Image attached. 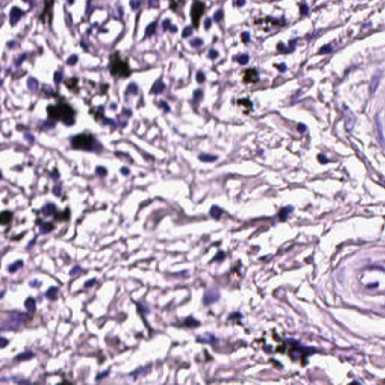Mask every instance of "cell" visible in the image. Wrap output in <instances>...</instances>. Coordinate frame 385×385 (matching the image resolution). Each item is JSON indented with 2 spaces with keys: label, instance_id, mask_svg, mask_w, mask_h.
I'll list each match as a JSON object with an SVG mask.
<instances>
[{
  "label": "cell",
  "instance_id": "52a82bcc",
  "mask_svg": "<svg viewBox=\"0 0 385 385\" xmlns=\"http://www.w3.org/2000/svg\"><path fill=\"white\" fill-rule=\"evenodd\" d=\"M259 80V75L256 69H249L245 72L244 81L245 83H255Z\"/></svg>",
  "mask_w": 385,
  "mask_h": 385
},
{
  "label": "cell",
  "instance_id": "e575fe53",
  "mask_svg": "<svg viewBox=\"0 0 385 385\" xmlns=\"http://www.w3.org/2000/svg\"><path fill=\"white\" fill-rule=\"evenodd\" d=\"M41 284H42V282H39V281L38 280H36V279H35V280H33V281H29V286H30L31 287H34V288L39 287L41 286Z\"/></svg>",
  "mask_w": 385,
  "mask_h": 385
},
{
  "label": "cell",
  "instance_id": "74e56055",
  "mask_svg": "<svg viewBox=\"0 0 385 385\" xmlns=\"http://www.w3.org/2000/svg\"><path fill=\"white\" fill-rule=\"evenodd\" d=\"M114 121L110 118H103V125H114Z\"/></svg>",
  "mask_w": 385,
  "mask_h": 385
},
{
  "label": "cell",
  "instance_id": "8d00e7d4",
  "mask_svg": "<svg viewBox=\"0 0 385 385\" xmlns=\"http://www.w3.org/2000/svg\"><path fill=\"white\" fill-rule=\"evenodd\" d=\"M160 103V105L163 108V109L164 112H169V110H170V108H169V106L168 105L167 103L164 101H160V103Z\"/></svg>",
  "mask_w": 385,
  "mask_h": 385
},
{
  "label": "cell",
  "instance_id": "f546056e",
  "mask_svg": "<svg viewBox=\"0 0 385 385\" xmlns=\"http://www.w3.org/2000/svg\"><path fill=\"white\" fill-rule=\"evenodd\" d=\"M202 92L200 90H196L193 93V100H195L196 102H199L202 99Z\"/></svg>",
  "mask_w": 385,
  "mask_h": 385
},
{
  "label": "cell",
  "instance_id": "7a4b0ae2",
  "mask_svg": "<svg viewBox=\"0 0 385 385\" xmlns=\"http://www.w3.org/2000/svg\"><path fill=\"white\" fill-rule=\"evenodd\" d=\"M47 111L50 119L55 121H61L67 126H72L75 123V112L69 105H50L47 108Z\"/></svg>",
  "mask_w": 385,
  "mask_h": 385
},
{
  "label": "cell",
  "instance_id": "e0dca14e",
  "mask_svg": "<svg viewBox=\"0 0 385 385\" xmlns=\"http://www.w3.org/2000/svg\"><path fill=\"white\" fill-rule=\"evenodd\" d=\"M199 159H200V160H201L202 162L211 163V162H214V161H216L217 159H218V157L215 155H211V154H201L200 156H199Z\"/></svg>",
  "mask_w": 385,
  "mask_h": 385
},
{
  "label": "cell",
  "instance_id": "ac0fdd59",
  "mask_svg": "<svg viewBox=\"0 0 385 385\" xmlns=\"http://www.w3.org/2000/svg\"><path fill=\"white\" fill-rule=\"evenodd\" d=\"M24 305L29 312H33L36 309V300L32 297H28L25 300Z\"/></svg>",
  "mask_w": 385,
  "mask_h": 385
},
{
  "label": "cell",
  "instance_id": "2e32d148",
  "mask_svg": "<svg viewBox=\"0 0 385 385\" xmlns=\"http://www.w3.org/2000/svg\"><path fill=\"white\" fill-rule=\"evenodd\" d=\"M293 211V207H291V206H287V207H284L282 208L279 211V218H280V220L281 221H284L288 216V215L290 213Z\"/></svg>",
  "mask_w": 385,
  "mask_h": 385
},
{
  "label": "cell",
  "instance_id": "8992f818",
  "mask_svg": "<svg viewBox=\"0 0 385 385\" xmlns=\"http://www.w3.org/2000/svg\"><path fill=\"white\" fill-rule=\"evenodd\" d=\"M343 115H344V122H345V128L347 129V130L350 131L352 129H353V126H354L355 121H356L355 116L353 115V113L351 112V111H350L349 108H347L346 106L344 107Z\"/></svg>",
  "mask_w": 385,
  "mask_h": 385
},
{
  "label": "cell",
  "instance_id": "8fae6325",
  "mask_svg": "<svg viewBox=\"0 0 385 385\" xmlns=\"http://www.w3.org/2000/svg\"><path fill=\"white\" fill-rule=\"evenodd\" d=\"M13 218V213L9 211H2L0 216V222L2 225H6L9 223Z\"/></svg>",
  "mask_w": 385,
  "mask_h": 385
},
{
  "label": "cell",
  "instance_id": "9c48e42d",
  "mask_svg": "<svg viewBox=\"0 0 385 385\" xmlns=\"http://www.w3.org/2000/svg\"><path fill=\"white\" fill-rule=\"evenodd\" d=\"M56 211H57L56 205L53 203L46 204L45 205H44L42 209V214L46 217H50L54 215L56 213Z\"/></svg>",
  "mask_w": 385,
  "mask_h": 385
},
{
  "label": "cell",
  "instance_id": "6da1fadb",
  "mask_svg": "<svg viewBox=\"0 0 385 385\" xmlns=\"http://www.w3.org/2000/svg\"><path fill=\"white\" fill-rule=\"evenodd\" d=\"M108 69L112 76L118 78H126L130 76L131 69L128 58L123 59L119 51H115L109 56Z\"/></svg>",
  "mask_w": 385,
  "mask_h": 385
},
{
  "label": "cell",
  "instance_id": "d4e9b609",
  "mask_svg": "<svg viewBox=\"0 0 385 385\" xmlns=\"http://www.w3.org/2000/svg\"><path fill=\"white\" fill-rule=\"evenodd\" d=\"M81 271H82L81 266H79V265H75V266L70 270L69 275L71 276H72V277H75V276L78 275Z\"/></svg>",
  "mask_w": 385,
  "mask_h": 385
},
{
  "label": "cell",
  "instance_id": "1f68e13d",
  "mask_svg": "<svg viewBox=\"0 0 385 385\" xmlns=\"http://www.w3.org/2000/svg\"><path fill=\"white\" fill-rule=\"evenodd\" d=\"M53 193L56 195L57 196H61V187L59 185H56L53 187Z\"/></svg>",
  "mask_w": 385,
  "mask_h": 385
},
{
  "label": "cell",
  "instance_id": "3957f363",
  "mask_svg": "<svg viewBox=\"0 0 385 385\" xmlns=\"http://www.w3.org/2000/svg\"><path fill=\"white\" fill-rule=\"evenodd\" d=\"M71 144L74 149L88 152H100L103 145L90 134L76 135L71 139Z\"/></svg>",
  "mask_w": 385,
  "mask_h": 385
},
{
  "label": "cell",
  "instance_id": "ffe728a7",
  "mask_svg": "<svg viewBox=\"0 0 385 385\" xmlns=\"http://www.w3.org/2000/svg\"><path fill=\"white\" fill-rule=\"evenodd\" d=\"M164 89H165V84L163 82L158 81L157 83H155V84L153 86L151 92L153 93H154V94H159V93H162Z\"/></svg>",
  "mask_w": 385,
  "mask_h": 385
},
{
  "label": "cell",
  "instance_id": "7bdbcfd3",
  "mask_svg": "<svg viewBox=\"0 0 385 385\" xmlns=\"http://www.w3.org/2000/svg\"><path fill=\"white\" fill-rule=\"evenodd\" d=\"M204 76L203 75H198L197 76V80H198L199 83H202V82L204 81Z\"/></svg>",
  "mask_w": 385,
  "mask_h": 385
},
{
  "label": "cell",
  "instance_id": "ab89813d",
  "mask_svg": "<svg viewBox=\"0 0 385 385\" xmlns=\"http://www.w3.org/2000/svg\"><path fill=\"white\" fill-rule=\"evenodd\" d=\"M318 157L319 161H320V162L321 163H323V164L327 163V161H328V160H327V157H326L325 155H323V154H319L318 157Z\"/></svg>",
  "mask_w": 385,
  "mask_h": 385
},
{
  "label": "cell",
  "instance_id": "d6986e66",
  "mask_svg": "<svg viewBox=\"0 0 385 385\" xmlns=\"http://www.w3.org/2000/svg\"><path fill=\"white\" fill-rule=\"evenodd\" d=\"M210 215L215 219H218L222 214V209L217 205H213L210 209Z\"/></svg>",
  "mask_w": 385,
  "mask_h": 385
},
{
  "label": "cell",
  "instance_id": "7402d4cb",
  "mask_svg": "<svg viewBox=\"0 0 385 385\" xmlns=\"http://www.w3.org/2000/svg\"><path fill=\"white\" fill-rule=\"evenodd\" d=\"M27 86L29 90H31L32 92H35L37 90L38 86H39V83H38L37 80H35L34 78H30L28 79Z\"/></svg>",
  "mask_w": 385,
  "mask_h": 385
},
{
  "label": "cell",
  "instance_id": "9a60e30c",
  "mask_svg": "<svg viewBox=\"0 0 385 385\" xmlns=\"http://www.w3.org/2000/svg\"><path fill=\"white\" fill-rule=\"evenodd\" d=\"M24 266V262L22 260H17L14 263H11L8 266V271L10 273H15L19 271Z\"/></svg>",
  "mask_w": 385,
  "mask_h": 385
},
{
  "label": "cell",
  "instance_id": "7c38bea8",
  "mask_svg": "<svg viewBox=\"0 0 385 385\" xmlns=\"http://www.w3.org/2000/svg\"><path fill=\"white\" fill-rule=\"evenodd\" d=\"M54 225L50 222H45V223H41L39 226V231L42 234H47L50 233L52 230H54Z\"/></svg>",
  "mask_w": 385,
  "mask_h": 385
},
{
  "label": "cell",
  "instance_id": "d590c367",
  "mask_svg": "<svg viewBox=\"0 0 385 385\" xmlns=\"http://www.w3.org/2000/svg\"><path fill=\"white\" fill-rule=\"evenodd\" d=\"M9 340L6 339V338H4V337H1V338H0V347H1L2 349L4 348L5 347L7 346V345H9Z\"/></svg>",
  "mask_w": 385,
  "mask_h": 385
},
{
  "label": "cell",
  "instance_id": "603a6c76",
  "mask_svg": "<svg viewBox=\"0 0 385 385\" xmlns=\"http://www.w3.org/2000/svg\"><path fill=\"white\" fill-rule=\"evenodd\" d=\"M145 372H147V367L139 368L135 370L134 372H132L130 374H129V376L134 377V378H137L138 377L142 376Z\"/></svg>",
  "mask_w": 385,
  "mask_h": 385
},
{
  "label": "cell",
  "instance_id": "484cf974",
  "mask_svg": "<svg viewBox=\"0 0 385 385\" xmlns=\"http://www.w3.org/2000/svg\"><path fill=\"white\" fill-rule=\"evenodd\" d=\"M96 173L100 177H105L107 175V169L103 166H97L96 168Z\"/></svg>",
  "mask_w": 385,
  "mask_h": 385
},
{
  "label": "cell",
  "instance_id": "4fadbf2b",
  "mask_svg": "<svg viewBox=\"0 0 385 385\" xmlns=\"http://www.w3.org/2000/svg\"><path fill=\"white\" fill-rule=\"evenodd\" d=\"M59 293V288L57 287H50L45 292V297L50 300H55L57 298Z\"/></svg>",
  "mask_w": 385,
  "mask_h": 385
},
{
  "label": "cell",
  "instance_id": "83f0119b",
  "mask_svg": "<svg viewBox=\"0 0 385 385\" xmlns=\"http://www.w3.org/2000/svg\"><path fill=\"white\" fill-rule=\"evenodd\" d=\"M96 284V279L93 278H91V279H90V280L87 281L84 284V287L85 288H90V287H93V286H94Z\"/></svg>",
  "mask_w": 385,
  "mask_h": 385
},
{
  "label": "cell",
  "instance_id": "d6a6232c",
  "mask_svg": "<svg viewBox=\"0 0 385 385\" xmlns=\"http://www.w3.org/2000/svg\"><path fill=\"white\" fill-rule=\"evenodd\" d=\"M24 139H25L26 140L31 144H33L34 141H35V138H34V136H32V134H30V133H26V134L24 135Z\"/></svg>",
  "mask_w": 385,
  "mask_h": 385
},
{
  "label": "cell",
  "instance_id": "ba28073f",
  "mask_svg": "<svg viewBox=\"0 0 385 385\" xmlns=\"http://www.w3.org/2000/svg\"><path fill=\"white\" fill-rule=\"evenodd\" d=\"M381 73H376L374 75L372 76V78L371 82H370V84H369V91L371 93H374L376 91L377 88H378V85H379L380 83V80H381Z\"/></svg>",
  "mask_w": 385,
  "mask_h": 385
},
{
  "label": "cell",
  "instance_id": "f35d334b",
  "mask_svg": "<svg viewBox=\"0 0 385 385\" xmlns=\"http://www.w3.org/2000/svg\"><path fill=\"white\" fill-rule=\"evenodd\" d=\"M297 129L299 133H303L305 131V129H306V126H305L303 123H299L297 126Z\"/></svg>",
  "mask_w": 385,
  "mask_h": 385
},
{
  "label": "cell",
  "instance_id": "f1b7e54d",
  "mask_svg": "<svg viewBox=\"0 0 385 385\" xmlns=\"http://www.w3.org/2000/svg\"><path fill=\"white\" fill-rule=\"evenodd\" d=\"M127 92L130 93L131 94H134L136 95V93H138V88L135 84H130L128 87L127 89Z\"/></svg>",
  "mask_w": 385,
  "mask_h": 385
},
{
  "label": "cell",
  "instance_id": "277c9868",
  "mask_svg": "<svg viewBox=\"0 0 385 385\" xmlns=\"http://www.w3.org/2000/svg\"><path fill=\"white\" fill-rule=\"evenodd\" d=\"M29 315L24 312L11 314L2 323L1 329L2 330H17L20 328L21 323L29 319Z\"/></svg>",
  "mask_w": 385,
  "mask_h": 385
},
{
  "label": "cell",
  "instance_id": "836d02e7",
  "mask_svg": "<svg viewBox=\"0 0 385 385\" xmlns=\"http://www.w3.org/2000/svg\"><path fill=\"white\" fill-rule=\"evenodd\" d=\"M332 50H333V48H332L331 46H330V45H325V46H323V47H322L321 50H320V54H329V53L331 52Z\"/></svg>",
  "mask_w": 385,
  "mask_h": 385
},
{
  "label": "cell",
  "instance_id": "5b68a950",
  "mask_svg": "<svg viewBox=\"0 0 385 385\" xmlns=\"http://www.w3.org/2000/svg\"><path fill=\"white\" fill-rule=\"evenodd\" d=\"M205 5L199 0H194L191 7V17L195 27H198L200 18L204 14Z\"/></svg>",
  "mask_w": 385,
  "mask_h": 385
},
{
  "label": "cell",
  "instance_id": "30bf717a",
  "mask_svg": "<svg viewBox=\"0 0 385 385\" xmlns=\"http://www.w3.org/2000/svg\"><path fill=\"white\" fill-rule=\"evenodd\" d=\"M34 356H35V353L32 350H26L25 352H23V353L17 354L16 356L15 360H17L19 362L26 361V360L32 359L34 357Z\"/></svg>",
  "mask_w": 385,
  "mask_h": 385
},
{
  "label": "cell",
  "instance_id": "4dcf8cb0",
  "mask_svg": "<svg viewBox=\"0 0 385 385\" xmlns=\"http://www.w3.org/2000/svg\"><path fill=\"white\" fill-rule=\"evenodd\" d=\"M109 372H110L108 371V370H106V371L103 372L99 373L96 377V381H99V380L106 378V377L108 376V375H109Z\"/></svg>",
  "mask_w": 385,
  "mask_h": 385
},
{
  "label": "cell",
  "instance_id": "cb8c5ba5",
  "mask_svg": "<svg viewBox=\"0 0 385 385\" xmlns=\"http://www.w3.org/2000/svg\"><path fill=\"white\" fill-rule=\"evenodd\" d=\"M238 104L243 105L245 106V108H252L253 107V103L251 100L248 99H241L240 100L238 101Z\"/></svg>",
  "mask_w": 385,
  "mask_h": 385
},
{
  "label": "cell",
  "instance_id": "ee69618b",
  "mask_svg": "<svg viewBox=\"0 0 385 385\" xmlns=\"http://www.w3.org/2000/svg\"><path fill=\"white\" fill-rule=\"evenodd\" d=\"M3 293H3V291H2V293H1V295H2V296H1V297H2V298L3 297Z\"/></svg>",
  "mask_w": 385,
  "mask_h": 385
},
{
  "label": "cell",
  "instance_id": "4316f807",
  "mask_svg": "<svg viewBox=\"0 0 385 385\" xmlns=\"http://www.w3.org/2000/svg\"><path fill=\"white\" fill-rule=\"evenodd\" d=\"M44 126L46 129H51L56 126V122L54 120H52V119L47 120V121H44Z\"/></svg>",
  "mask_w": 385,
  "mask_h": 385
},
{
  "label": "cell",
  "instance_id": "5bb4252c",
  "mask_svg": "<svg viewBox=\"0 0 385 385\" xmlns=\"http://www.w3.org/2000/svg\"><path fill=\"white\" fill-rule=\"evenodd\" d=\"M376 129L377 136L378 137V141H379V142L381 143V145L385 148V139H384V138L383 137L382 130H381L382 129H381V123H380V121H378V118H376Z\"/></svg>",
  "mask_w": 385,
  "mask_h": 385
},
{
  "label": "cell",
  "instance_id": "b9f144b4",
  "mask_svg": "<svg viewBox=\"0 0 385 385\" xmlns=\"http://www.w3.org/2000/svg\"><path fill=\"white\" fill-rule=\"evenodd\" d=\"M62 78V75H60V74H58L57 72V73H56V75H55V78H54V79H55L56 83H60V82L61 81Z\"/></svg>",
  "mask_w": 385,
  "mask_h": 385
},
{
  "label": "cell",
  "instance_id": "60d3db41",
  "mask_svg": "<svg viewBox=\"0 0 385 385\" xmlns=\"http://www.w3.org/2000/svg\"><path fill=\"white\" fill-rule=\"evenodd\" d=\"M121 174L123 175H128L129 173H130V170H129L128 168L123 167V168H121Z\"/></svg>",
  "mask_w": 385,
  "mask_h": 385
},
{
  "label": "cell",
  "instance_id": "44dd1931",
  "mask_svg": "<svg viewBox=\"0 0 385 385\" xmlns=\"http://www.w3.org/2000/svg\"><path fill=\"white\" fill-rule=\"evenodd\" d=\"M69 216H70L69 210L65 209L63 212H62V213L57 214V215H56L55 219L57 220H60V221H62V220H69Z\"/></svg>",
  "mask_w": 385,
  "mask_h": 385
}]
</instances>
